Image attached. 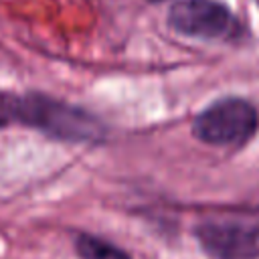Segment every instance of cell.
I'll use <instances>...</instances> for the list:
<instances>
[{
	"label": "cell",
	"instance_id": "obj_1",
	"mask_svg": "<svg viewBox=\"0 0 259 259\" xmlns=\"http://www.w3.org/2000/svg\"><path fill=\"white\" fill-rule=\"evenodd\" d=\"M16 123L71 142H97L105 134L103 123L95 115L38 93L16 97Z\"/></svg>",
	"mask_w": 259,
	"mask_h": 259
},
{
	"label": "cell",
	"instance_id": "obj_2",
	"mask_svg": "<svg viewBox=\"0 0 259 259\" xmlns=\"http://www.w3.org/2000/svg\"><path fill=\"white\" fill-rule=\"evenodd\" d=\"M259 125L257 109L239 97L214 101L194 117L192 134L210 146H239L253 138Z\"/></svg>",
	"mask_w": 259,
	"mask_h": 259
},
{
	"label": "cell",
	"instance_id": "obj_3",
	"mask_svg": "<svg viewBox=\"0 0 259 259\" xmlns=\"http://www.w3.org/2000/svg\"><path fill=\"white\" fill-rule=\"evenodd\" d=\"M168 24L176 32L206 40H227L241 32V24L219 0H178L170 6Z\"/></svg>",
	"mask_w": 259,
	"mask_h": 259
},
{
	"label": "cell",
	"instance_id": "obj_4",
	"mask_svg": "<svg viewBox=\"0 0 259 259\" xmlns=\"http://www.w3.org/2000/svg\"><path fill=\"white\" fill-rule=\"evenodd\" d=\"M196 239L214 259H255L259 257V229L235 223L212 221L196 227Z\"/></svg>",
	"mask_w": 259,
	"mask_h": 259
},
{
	"label": "cell",
	"instance_id": "obj_5",
	"mask_svg": "<svg viewBox=\"0 0 259 259\" xmlns=\"http://www.w3.org/2000/svg\"><path fill=\"white\" fill-rule=\"evenodd\" d=\"M75 251L81 259H132L125 251H121L113 243L87 233L75 239Z\"/></svg>",
	"mask_w": 259,
	"mask_h": 259
},
{
	"label": "cell",
	"instance_id": "obj_6",
	"mask_svg": "<svg viewBox=\"0 0 259 259\" xmlns=\"http://www.w3.org/2000/svg\"><path fill=\"white\" fill-rule=\"evenodd\" d=\"M16 123V95L0 93V127Z\"/></svg>",
	"mask_w": 259,
	"mask_h": 259
},
{
	"label": "cell",
	"instance_id": "obj_7",
	"mask_svg": "<svg viewBox=\"0 0 259 259\" xmlns=\"http://www.w3.org/2000/svg\"><path fill=\"white\" fill-rule=\"evenodd\" d=\"M257 2H259V0H257Z\"/></svg>",
	"mask_w": 259,
	"mask_h": 259
}]
</instances>
